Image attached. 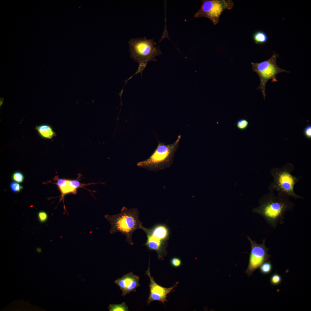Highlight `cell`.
<instances>
[{
    "label": "cell",
    "instance_id": "obj_1",
    "mask_svg": "<svg viewBox=\"0 0 311 311\" xmlns=\"http://www.w3.org/2000/svg\"><path fill=\"white\" fill-rule=\"evenodd\" d=\"M276 196L273 190L264 194L259 201V206L253 208V212L259 214L266 223L275 229L278 223H284V215L289 211H292L295 204L291 202L289 196L281 193Z\"/></svg>",
    "mask_w": 311,
    "mask_h": 311
},
{
    "label": "cell",
    "instance_id": "obj_2",
    "mask_svg": "<svg viewBox=\"0 0 311 311\" xmlns=\"http://www.w3.org/2000/svg\"><path fill=\"white\" fill-rule=\"evenodd\" d=\"M139 214L137 208L128 209L124 206L120 213L117 214L105 215V217L111 224L110 234L120 232L125 236L126 242L130 245H133V234L136 230L141 229L143 226V223L139 219Z\"/></svg>",
    "mask_w": 311,
    "mask_h": 311
},
{
    "label": "cell",
    "instance_id": "obj_3",
    "mask_svg": "<svg viewBox=\"0 0 311 311\" xmlns=\"http://www.w3.org/2000/svg\"><path fill=\"white\" fill-rule=\"evenodd\" d=\"M181 135L171 144H165L158 141L157 146L153 152L146 160L139 162V167L149 171H157L170 167L173 163L174 155L179 147Z\"/></svg>",
    "mask_w": 311,
    "mask_h": 311
},
{
    "label": "cell",
    "instance_id": "obj_4",
    "mask_svg": "<svg viewBox=\"0 0 311 311\" xmlns=\"http://www.w3.org/2000/svg\"><path fill=\"white\" fill-rule=\"evenodd\" d=\"M153 39H147L144 37L131 39L129 41L130 57L139 64L138 69L134 75L141 73L142 75L148 62L156 61L155 57L162 54L159 48L156 46Z\"/></svg>",
    "mask_w": 311,
    "mask_h": 311
},
{
    "label": "cell",
    "instance_id": "obj_5",
    "mask_svg": "<svg viewBox=\"0 0 311 311\" xmlns=\"http://www.w3.org/2000/svg\"><path fill=\"white\" fill-rule=\"evenodd\" d=\"M294 170L293 165L287 163L281 168L275 167L270 169V172L273 178V181L268 187L269 190L276 191L291 197L295 199H304L295 192L294 187L299 179L291 174Z\"/></svg>",
    "mask_w": 311,
    "mask_h": 311
},
{
    "label": "cell",
    "instance_id": "obj_6",
    "mask_svg": "<svg viewBox=\"0 0 311 311\" xmlns=\"http://www.w3.org/2000/svg\"><path fill=\"white\" fill-rule=\"evenodd\" d=\"M279 56L274 52L272 56L268 59L258 63L251 62L252 69L256 73L260 78V83L257 90L261 91L263 98L265 99L266 94L265 88L267 83L270 79L271 82H277L276 75L283 72L290 73V71L282 69L277 65L276 60Z\"/></svg>",
    "mask_w": 311,
    "mask_h": 311
},
{
    "label": "cell",
    "instance_id": "obj_7",
    "mask_svg": "<svg viewBox=\"0 0 311 311\" xmlns=\"http://www.w3.org/2000/svg\"><path fill=\"white\" fill-rule=\"evenodd\" d=\"M141 229L146 234L147 239L145 244L148 249L156 251L158 259H163L167 253L166 242L169 236L168 227L165 225L158 224L150 228H147L143 226Z\"/></svg>",
    "mask_w": 311,
    "mask_h": 311
},
{
    "label": "cell",
    "instance_id": "obj_8",
    "mask_svg": "<svg viewBox=\"0 0 311 311\" xmlns=\"http://www.w3.org/2000/svg\"><path fill=\"white\" fill-rule=\"evenodd\" d=\"M202 3L200 9L195 14L194 17L207 18L215 25L219 22L223 11L231 9L234 5L231 0H204Z\"/></svg>",
    "mask_w": 311,
    "mask_h": 311
},
{
    "label": "cell",
    "instance_id": "obj_9",
    "mask_svg": "<svg viewBox=\"0 0 311 311\" xmlns=\"http://www.w3.org/2000/svg\"><path fill=\"white\" fill-rule=\"evenodd\" d=\"M247 237L250 242L251 248L249 264L245 273L250 276L253 275L254 272L259 268L263 263L269 260L271 255L268 253L269 249L265 246V239H263L262 244H259L249 236H247Z\"/></svg>",
    "mask_w": 311,
    "mask_h": 311
},
{
    "label": "cell",
    "instance_id": "obj_10",
    "mask_svg": "<svg viewBox=\"0 0 311 311\" xmlns=\"http://www.w3.org/2000/svg\"><path fill=\"white\" fill-rule=\"evenodd\" d=\"M149 263L148 269L146 271L145 274L149 278L150 283L149 285L150 294L147 301L149 305L153 301H158L164 304L167 302V295L172 291H174L173 289L177 286L178 282H177L173 286L169 288L162 287L158 284L155 281L153 277L151 276L150 271Z\"/></svg>",
    "mask_w": 311,
    "mask_h": 311
},
{
    "label": "cell",
    "instance_id": "obj_11",
    "mask_svg": "<svg viewBox=\"0 0 311 311\" xmlns=\"http://www.w3.org/2000/svg\"><path fill=\"white\" fill-rule=\"evenodd\" d=\"M139 281V276L130 272L118 278L115 282L120 287L122 291V295L124 296L130 292L136 291V288L140 286Z\"/></svg>",
    "mask_w": 311,
    "mask_h": 311
},
{
    "label": "cell",
    "instance_id": "obj_12",
    "mask_svg": "<svg viewBox=\"0 0 311 311\" xmlns=\"http://www.w3.org/2000/svg\"><path fill=\"white\" fill-rule=\"evenodd\" d=\"M86 185V184L81 183L77 178V179H67L66 182L58 188L61 192L62 197L63 198L68 194H75L78 188L83 187L84 186Z\"/></svg>",
    "mask_w": 311,
    "mask_h": 311
},
{
    "label": "cell",
    "instance_id": "obj_13",
    "mask_svg": "<svg viewBox=\"0 0 311 311\" xmlns=\"http://www.w3.org/2000/svg\"><path fill=\"white\" fill-rule=\"evenodd\" d=\"M35 129L39 136L43 139L52 140L54 137L56 136L55 132L50 125L42 124L36 126Z\"/></svg>",
    "mask_w": 311,
    "mask_h": 311
},
{
    "label": "cell",
    "instance_id": "obj_14",
    "mask_svg": "<svg viewBox=\"0 0 311 311\" xmlns=\"http://www.w3.org/2000/svg\"><path fill=\"white\" fill-rule=\"evenodd\" d=\"M253 37L255 43L257 44H264L268 41V39L267 34L261 31H255L253 33Z\"/></svg>",
    "mask_w": 311,
    "mask_h": 311
},
{
    "label": "cell",
    "instance_id": "obj_15",
    "mask_svg": "<svg viewBox=\"0 0 311 311\" xmlns=\"http://www.w3.org/2000/svg\"><path fill=\"white\" fill-rule=\"evenodd\" d=\"M110 311H128V307L125 302L120 304H110L108 307Z\"/></svg>",
    "mask_w": 311,
    "mask_h": 311
},
{
    "label": "cell",
    "instance_id": "obj_16",
    "mask_svg": "<svg viewBox=\"0 0 311 311\" xmlns=\"http://www.w3.org/2000/svg\"><path fill=\"white\" fill-rule=\"evenodd\" d=\"M259 268L261 273L263 274H268L272 272V266L270 261L268 260L263 263Z\"/></svg>",
    "mask_w": 311,
    "mask_h": 311
},
{
    "label": "cell",
    "instance_id": "obj_17",
    "mask_svg": "<svg viewBox=\"0 0 311 311\" xmlns=\"http://www.w3.org/2000/svg\"><path fill=\"white\" fill-rule=\"evenodd\" d=\"M249 122L246 119L244 118L240 119L238 120L236 124L237 128L241 130H244L246 129L248 127Z\"/></svg>",
    "mask_w": 311,
    "mask_h": 311
},
{
    "label": "cell",
    "instance_id": "obj_18",
    "mask_svg": "<svg viewBox=\"0 0 311 311\" xmlns=\"http://www.w3.org/2000/svg\"><path fill=\"white\" fill-rule=\"evenodd\" d=\"M282 280L281 276L277 273H274L272 275L270 279L271 285L274 286L279 285L281 282Z\"/></svg>",
    "mask_w": 311,
    "mask_h": 311
},
{
    "label": "cell",
    "instance_id": "obj_19",
    "mask_svg": "<svg viewBox=\"0 0 311 311\" xmlns=\"http://www.w3.org/2000/svg\"><path fill=\"white\" fill-rule=\"evenodd\" d=\"M12 178L15 181L18 183H22L24 179V177L22 173L20 171H16L13 173Z\"/></svg>",
    "mask_w": 311,
    "mask_h": 311
},
{
    "label": "cell",
    "instance_id": "obj_20",
    "mask_svg": "<svg viewBox=\"0 0 311 311\" xmlns=\"http://www.w3.org/2000/svg\"><path fill=\"white\" fill-rule=\"evenodd\" d=\"M10 187L11 190L14 193L20 192L23 188V186L15 181L11 183Z\"/></svg>",
    "mask_w": 311,
    "mask_h": 311
},
{
    "label": "cell",
    "instance_id": "obj_21",
    "mask_svg": "<svg viewBox=\"0 0 311 311\" xmlns=\"http://www.w3.org/2000/svg\"><path fill=\"white\" fill-rule=\"evenodd\" d=\"M37 217L39 221L41 223H43L47 221L48 216L46 212L42 211H39L38 213Z\"/></svg>",
    "mask_w": 311,
    "mask_h": 311
},
{
    "label": "cell",
    "instance_id": "obj_22",
    "mask_svg": "<svg viewBox=\"0 0 311 311\" xmlns=\"http://www.w3.org/2000/svg\"><path fill=\"white\" fill-rule=\"evenodd\" d=\"M170 263L172 267L178 268L181 265L182 261L180 258L177 257H174L170 260Z\"/></svg>",
    "mask_w": 311,
    "mask_h": 311
},
{
    "label": "cell",
    "instance_id": "obj_23",
    "mask_svg": "<svg viewBox=\"0 0 311 311\" xmlns=\"http://www.w3.org/2000/svg\"><path fill=\"white\" fill-rule=\"evenodd\" d=\"M304 134L306 138L309 139H311V125L310 124H307L304 130Z\"/></svg>",
    "mask_w": 311,
    "mask_h": 311
},
{
    "label": "cell",
    "instance_id": "obj_24",
    "mask_svg": "<svg viewBox=\"0 0 311 311\" xmlns=\"http://www.w3.org/2000/svg\"><path fill=\"white\" fill-rule=\"evenodd\" d=\"M4 102V98L3 97L0 98V108H1V106L3 105V103Z\"/></svg>",
    "mask_w": 311,
    "mask_h": 311
}]
</instances>
